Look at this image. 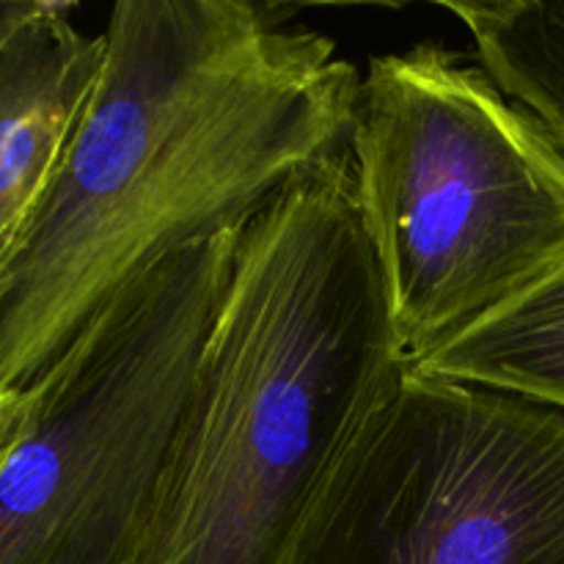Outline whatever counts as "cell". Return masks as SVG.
<instances>
[{"label":"cell","instance_id":"6da1fadb","mask_svg":"<svg viewBox=\"0 0 564 564\" xmlns=\"http://www.w3.org/2000/svg\"><path fill=\"white\" fill-rule=\"evenodd\" d=\"M75 135L0 259V391L36 386L127 284L350 152L361 72L246 0H121Z\"/></svg>","mask_w":564,"mask_h":564},{"label":"cell","instance_id":"7a4b0ae2","mask_svg":"<svg viewBox=\"0 0 564 564\" xmlns=\"http://www.w3.org/2000/svg\"><path fill=\"white\" fill-rule=\"evenodd\" d=\"M405 375L347 152L240 229L138 564H286Z\"/></svg>","mask_w":564,"mask_h":564},{"label":"cell","instance_id":"3957f363","mask_svg":"<svg viewBox=\"0 0 564 564\" xmlns=\"http://www.w3.org/2000/svg\"><path fill=\"white\" fill-rule=\"evenodd\" d=\"M350 171L408 369L564 264L562 149L438 44L369 64Z\"/></svg>","mask_w":564,"mask_h":564},{"label":"cell","instance_id":"277c9868","mask_svg":"<svg viewBox=\"0 0 564 564\" xmlns=\"http://www.w3.org/2000/svg\"><path fill=\"white\" fill-rule=\"evenodd\" d=\"M240 229L138 275L28 389L0 468V564H138Z\"/></svg>","mask_w":564,"mask_h":564},{"label":"cell","instance_id":"5b68a950","mask_svg":"<svg viewBox=\"0 0 564 564\" xmlns=\"http://www.w3.org/2000/svg\"><path fill=\"white\" fill-rule=\"evenodd\" d=\"M286 564H564V411L408 372Z\"/></svg>","mask_w":564,"mask_h":564},{"label":"cell","instance_id":"8992f818","mask_svg":"<svg viewBox=\"0 0 564 564\" xmlns=\"http://www.w3.org/2000/svg\"><path fill=\"white\" fill-rule=\"evenodd\" d=\"M105 61L66 9L22 0L0 31V259L58 169Z\"/></svg>","mask_w":564,"mask_h":564},{"label":"cell","instance_id":"52a82bcc","mask_svg":"<svg viewBox=\"0 0 564 564\" xmlns=\"http://www.w3.org/2000/svg\"><path fill=\"white\" fill-rule=\"evenodd\" d=\"M411 372L564 411V264Z\"/></svg>","mask_w":564,"mask_h":564},{"label":"cell","instance_id":"ba28073f","mask_svg":"<svg viewBox=\"0 0 564 564\" xmlns=\"http://www.w3.org/2000/svg\"><path fill=\"white\" fill-rule=\"evenodd\" d=\"M468 28L477 64L543 124L564 154V0L444 3Z\"/></svg>","mask_w":564,"mask_h":564},{"label":"cell","instance_id":"9c48e42d","mask_svg":"<svg viewBox=\"0 0 564 564\" xmlns=\"http://www.w3.org/2000/svg\"><path fill=\"white\" fill-rule=\"evenodd\" d=\"M28 405H31L28 391H0V468L25 427Z\"/></svg>","mask_w":564,"mask_h":564},{"label":"cell","instance_id":"30bf717a","mask_svg":"<svg viewBox=\"0 0 564 564\" xmlns=\"http://www.w3.org/2000/svg\"><path fill=\"white\" fill-rule=\"evenodd\" d=\"M20 3H22V0H0V31H3L6 22H9L11 17L17 14Z\"/></svg>","mask_w":564,"mask_h":564}]
</instances>
